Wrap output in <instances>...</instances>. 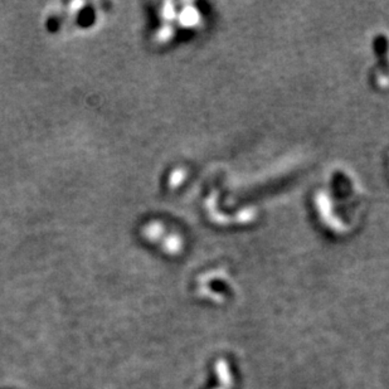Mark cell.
I'll list each match as a JSON object with an SVG mask.
<instances>
[]
</instances>
